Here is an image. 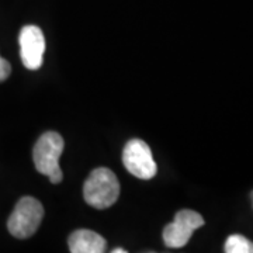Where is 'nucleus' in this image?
I'll return each mask as SVG.
<instances>
[{
	"instance_id": "nucleus-8",
	"label": "nucleus",
	"mask_w": 253,
	"mask_h": 253,
	"mask_svg": "<svg viewBox=\"0 0 253 253\" xmlns=\"http://www.w3.org/2000/svg\"><path fill=\"white\" fill-rule=\"evenodd\" d=\"M224 251L226 253H253V242L244 235L228 236Z\"/></svg>"
},
{
	"instance_id": "nucleus-2",
	"label": "nucleus",
	"mask_w": 253,
	"mask_h": 253,
	"mask_svg": "<svg viewBox=\"0 0 253 253\" xmlns=\"http://www.w3.org/2000/svg\"><path fill=\"white\" fill-rule=\"evenodd\" d=\"M63 138L58 132L48 131L40 136L37 141L33 159L36 169L41 174H45L54 184L61 183L63 179L62 170L59 166V158L63 152Z\"/></svg>"
},
{
	"instance_id": "nucleus-5",
	"label": "nucleus",
	"mask_w": 253,
	"mask_h": 253,
	"mask_svg": "<svg viewBox=\"0 0 253 253\" xmlns=\"http://www.w3.org/2000/svg\"><path fill=\"white\" fill-rule=\"evenodd\" d=\"M204 225V218L193 210H181L176 214L174 221L163 229V242L168 248L186 246L193 232Z\"/></svg>"
},
{
	"instance_id": "nucleus-1",
	"label": "nucleus",
	"mask_w": 253,
	"mask_h": 253,
	"mask_svg": "<svg viewBox=\"0 0 253 253\" xmlns=\"http://www.w3.org/2000/svg\"><path fill=\"white\" fill-rule=\"evenodd\" d=\"M120 196L117 176L109 168H97L89 174L83 186L86 203L97 210L111 207Z\"/></svg>"
},
{
	"instance_id": "nucleus-7",
	"label": "nucleus",
	"mask_w": 253,
	"mask_h": 253,
	"mask_svg": "<svg viewBox=\"0 0 253 253\" xmlns=\"http://www.w3.org/2000/svg\"><path fill=\"white\" fill-rule=\"evenodd\" d=\"M72 253H103L106 251V239L90 229H78L68 239Z\"/></svg>"
},
{
	"instance_id": "nucleus-4",
	"label": "nucleus",
	"mask_w": 253,
	"mask_h": 253,
	"mask_svg": "<svg viewBox=\"0 0 253 253\" xmlns=\"http://www.w3.org/2000/svg\"><path fill=\"white\" fill-rule=\"evenodd\" d=\"M123 163L128 172L142 180H149L158 173L152 151L142 139H131L126 142L123 151Z\"/></svg>"
},
{
	"instance_id": "nucleus-9",
	"label": "nucleus",
	"mask_w": 253,
	"mask_h": 253,
	"mask_svg": "<svg viewBox=\"0 0 253 253\" xmlns=\"http://www.w3.org/2000/svg\"><path fill=\"white\" fill-rule=\"evenodd\" d=\"M11 73V65L9 61H6L4 58L0 56V82H4Z\"/></svg>"
},
{
	"instance_id": "nucleus-6",
	"label": "nucleus",
	"mask_w": 253,
	"mask_h": 253,
	"mask_svg": "<svg viewBox=\"0 0 253 253\" xmlns=\"http://www.w3.org/2000/svg\"><path fill=\"white\" fill-rule=\"evenodd\" d=\"M20 55L23 65L30 71H37L42 66L45 54V38L42 30L37 26L21 28L20 37Z\"/></svg>"
},
{
	"instance_id": "nucleus-11",
	"label": "nucleus",
	"mask_w": 253,
	"mask_h": 253,
	"mask_svg": "<svg viewBox=\"0 0 253 253\" xmlns=\"http://www.w3.org/2000/svg\"><path fill=\"white\" fill-rule=\"evenodd\" d=\"M251 199H252V206H253V191L251 193Z\"/></svg>"
},
{
	"instance_id": "nucleus-3",
	"label": "nucleus",
	"mask_w": 253,
	"mask_h": 253,
	"mask_svg": "<svg viewBox=\"0 0 253 253\" xmlns=\"http://www.w3.org/2000/svg\"><path fill=\"white\" fill-rule=\"evenodd\" d=\"M44 218V207L34 197H23L18 200L16 207L13 210L7 228L9 232L14 238L27 239L37 232Z\"/></svg>"
},
{
	"instance_id": "nucleus-10",
	"label": "nucleus",
	"mask_w": 253,
	"mask_h": 253,
	"mask_svg": "<svg viewBox=\"0 0 253 253\" xmlns=\"http://www.w3.org/2000/svg\"><path fill=\"white\" fill-rule=\"evenodd\" d=\"M113 253H126V249H120V248H117V249L113 251Z\"/></svg>"
}]
</instances>
